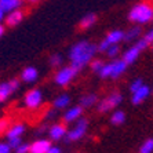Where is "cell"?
I'll return each mask as SVG.
<instances>
[{"label":"cell","mask_w":153,"mask_h":153,"mask_svg":"<svg viewBox=\"0 0 153 153\" xmlns=\"http://www.w3.org/2000/svg\"><path fill=\"white\" fill-rule=\"evenodd\" d=\"M69 102H71V97H69L68 94H62V95L57 97V98L54 100L53 105L55 109H65V108L69 105Z\"/></svg>","instance_id":"20"},{"label":"cell","mask_w":153,"mask_h":153,"mask_svg":"<svg viewBox=\"0 0 153 153\" xmlns=\"http://www.w3.org/2000/svg\"><path fill=\"white\" fill-rule=\"evenodd\" d=\"M126 69H127V62L124 59H114L109 64L103 65V68L100 72V76L102 79H117L124 73Z\"/></svg>","instance_id":"3"},{"label":"cell","mask_w":153,"mask_h":153,"mask_svg":"<svg viewBox=\"0 0 153 153\" xmlns=\"http://www.w3.org/2000/svg\"><path fill=\"white\" fill-rule=\"evenodd\" d=\"M21 77L25 83H35L37 80V77H39V72H37V69L35 66H28V68L22 71Z\"/></svg>","instance_id":"12"},{"label":"cell","mask_w":153,"mask_h":153,"mask_svg":"<svg viewBox=\"0 0 153 153\" xmlns=\"http://www.w3.org/2000/svg\"><path fill=\"white\" fill-rule=\"evenodd\" d=\"M22 19H24V13L21 10H14L11 13H7L6 24L8 26H17L19 22H22Z\"/></svg>","instance_id":"13"},{"label":"cell","mask_w":153,"mask_h":153,"mask_svg":"<svg viewBox=\"0 0 153 153\" xmlns=\"http://www.w3.org/2000/svg\"><path fill=\"white\" fill-rule=\"evenodd\" d=\"M21 143H22L21 137H13V138H8V145L11 146V149H17Z\"/></svg>","instance_id":"28"},{"label":"cell","mask_w":153,"mask_h":153,"mask_svg":"<svg viewBox=\"0 0 153 153\" xmlns=\"http://www.w3.org/2000/svg\"><path fill=\"white\" fill-rule=\"evenodd\" d=\"M111 121H112V124H114V126L123 124V123L126 121V113L123 111H116L111 116Z\"/></svg>","instance_id":"23"},{"label":"cell","mask_w":153,"mask_h":153,"mask_svg":"<svg viewBox=\"0 0 153 153\" xmlns=\"http://www.w3.org/2000/svg\"><path fill=\"white\" fill-rule=\"evenodd\" d=\"M109 46H111V43L108 42L106 39L102 40V42L100 43V46H98V51H101V53H106V50L109 48Z\"/></svg>","instance_id":"31"},{"label":"cell","mask_w":153,"mask_h":153,"mask_svg":"<svg viewBox=\"0 0 153 153\" xmlns=\"http://www.w3.org/2000/svg\"><path fill=\"white\" fill-rule=\"evenodd\" d=\"M121 101H123V95H121L120 93H117V91H114L111 95H108L106 98H103L102 101H100L97 109H98L100 113H106V112H109L111 109L117 106Z\"/></svg>","instance_id":"6"},{"label":"cell","mask_w":153,"mask_h":153,"mask_svg":"<svg viewBox=\"0 0 153 153\" xmlns=\"http://www.w3.org/2000/svg\"><path fill=\"white\" fill-rule=\"evenodd\" d=\"M48 135L54 141H61V139L65 138V135H66V126L61 124V123H55L48 130Z\"/></svg>","instance_id":"9"},{"label":"cell","mask_w":153,"mask_h":153,"mask_svg":"<svg viewBox=\"0 0 153 153\" xmlns=\"http://www.w3.org/2000/svg\"><path fill=\"white\" fill-rule=\"evenodd\" d=\"M42 102H43L42 91L37 88H33L30 91H28L25 98H24V103H25V106L29 108V109H37L42 105Z\"/></svg>","instance_id":"7"},{"label":"cell","mask_w":153,"mask_h":153,"mask_svg":"<svg viewBox=\"0 0 153 153\" xmlns=\"http://www.w3.org/2000/svg\"><path fill=\"white\" fill-rule=\"evenodd\" d=\"M30 3H36V1H39V0H29Z\"/></svg>","instance_id":"40"},{"label":"cell","mask_w":153,"mask_h":153,"mask_svg":"<svg viewBox=\"0 0 153 153\" xmlns=\"http://www.w3.org/2000/svg\"><path fill=\"white\" fill-rule=\"evenodd\" d=\"M150 46H152V50H153V43H152V44H150Z\"/></svg>","instance_id":"41"},{"label":"cell","mask_w":153,"mask_h":153,"mask_svg":"<svg viewBox=\"0 0 153 153\" xmlns=\"http://www.w3.org/2000/svg\"><path fill=\"white\" fill-rule=\"evenodd\" d=\"M13 93H14V90L11 87L10 82L0 83V102H4Z\"/></svg>","instance_id":"17"},{"label":"cell","mask_w":153,"mask_h":153,"mask_svg":"<svg viewBox=\"0 0 153 153\" xmlns=\"http://www.w3.org/2000/svg\"><path fill=\"white\" fill-rule=\"evenodd\" d=\"M4 35V25H1V22H0V37Z\"/></svg>","instance_id":"38"},{"label":"cell","mask_w":153,"mask_h":153,"mask_svg":"<svg viewBox=\"0 0 153 153\" xmlns=\"http://www.w3.org/2000/svg\"><path fill=\"white\" fill-rule=\"evenodd\" d=\"M103 62L100 59H91L90 61V66H91V69H93V72H95V73H100L101 69L103 68Z\"/></svg>","instance_id":"25"},{"label":"cell","mask_w":153,"mask_h":153,"mask_svg":"<svg viewBox=\"0 0 153 153\" xmlns=\"http://www.w3.org/2000/svg\"><path fill=\"white\" fill-rule=\"evenodd\" d=\"M11 152V146L4 142H0V153H10Z\"/></svg>","instance_id":"33"},{"label":"cell","mask_w":153,"mask_h":153,"mask_svg":"<svg viewBox=\"0 0 153 153\" xmlns=\"http://www.w3.org/2000/svg\"><path fill=\"white\" fill-rule=\"evenodd\" d=\"M8 127H10L8 119H0V134H3V132L7 131Z\"/></svg>","instance_id":"29"},{"label":"cell","mask_w":153,"mask_h":153,"mask_svg":"<svg viewBox=\"0 0 153 153\" xmlns=\"http://www.w3.org/2000/svg\"><path fill=\"white\" fill-rule=\"evenodd\" d=\"M95 22H97V15L93 14V13H90V14L84 15V17L82 18V21H80V24H79V28L84 30V29L91 28Z\"/></svg>","instance_id":"18"},{"label":"cell","mask_w":153,"mask_h":153,"mask_svg":"<svg viewBox=\"0 0 153 153\" xmlns=\"http://www.w3.org/2000/svg\"><path fill=\"white\" fill-rule=\"evenodd\" d=\"M119 51H120V48H119L117 44H111V46H109V48L106 50V54H108V57L114 58L119 54Z\"/></svg>","instance_id":"27"},{"label":"cell","mask_w":153,"mask_h":153,"mask_svg":"<svg viewBox=\"0 0 153 153\" xmlns=\"http://www.w3.org/2000/svg\"><path fill=\"white\" fill-rule=\"evenodd\" d=\"M143 40H145V42L148 43L149 46L152 44V43H153V29H152V30H149V32L143 36Z\"/></svg>","instance_id":"34"},{"label":"cell","mask_w":153,"mask_h":153,"mask_svg":"<svg viewBox=\"0 0 153 153\" xmlns=\"http://www.w3.org/2000/svg\"><path fill=\"white\" fill-rule=\"evenodd\" d=\"M62 61H64V58L61 57L59 54H55V55H53L50 58V65L53 68H59L61 65H62Z\"/></svg>","instance_id":"26"},{"label":"cell","mask_w":153,"mask_h":153,"mask_svg":"<svg viewBox=\"0 0 153 153\" xmlns=\"http://www.w3.org/2000/svg\"><path fill=\"white\" fill-rule=\"evenodd\" d=\"M105 39L111 43V44H119L121 40H124V32H121V30H117V29H116V30H112V32L108 33Z\"/></svg>","instance_id":"19"},{"label":"cell","mask_w":153,"mask_h":153,"mask_svg":"<svg viewBox=\"0 0 153 153\" xmlns=\"http://www.w3.org/2000/svg\"><path fill=\"white\" fill-rule=\"evenodd\" d=\"M48 153H61V149L58 148V146H53L51 145L50 150H48Z\"/></svg>","instance_id":"36"},{"label":"cell","mask_w":153,"mask_h":153,"mask_svg":"<svg viewBox=\"0 0 153 153\" xmlns=\"http://www.w3.org/2000/svg\"><path fill=\"white\" fill-rule=\"evenodd\" d=\"M142 84H143V83H142V79H135V80H134V82L130 84V90H131L132 93H134V91H137V90H138Z\"/></svg>","instance_id":"30"},{"label":"cell","mask_w":153,"mask_h":153,"mask_svg":"<svg viewBox=\"0 0 153 153\" xmlns=\"http://www.w3.org/2000/svg\"><path fill=\"white\" fill-rule=\"evenodd\" d=\"M141 33H142V29L139 28V26H132L131 29L127 30V33H124V40L126 42H132L138 36H141Z\"/></svg>","instance_id":"22"},{"label":"cell","mask_w":153,"mask_h":153,"mask_svg":"<svg viewBox=\"0 0 153 153\" xmlns=\"http://www.w3.org/2000/svg\"><path fill=\"white\" fill-rule=\"evenodd\" d=\"M29 149H30V145H28V143H21L15 150H17L18 153H28Z\"/></svg>","instance_id":"32"},{"label":"cell","mask_w":153,"mask_h":153,"mask_svg":"<svg viewBox=\"0 0 153 153\" xmlns=\"http://www.w3.org/2000/svg\"><path fill=\"white\" fill-rule=\"evenodd\" d=\"M24 132H25V126L22 123H17V124L8 127V130L6 131V135H7V138H13V137H21Z\"/></svg>","instance_id":"16"},{"label":"cell","mask_w":153,"mask_h":153,"mask_svg":"<svg viewBox=\"0 0 153 153\" xmlns=\"http://www.w3.org/2000/svg\"><path fill=\"white\" fill-rule=\"evenodd\" d=\"M87 128H88V120L84 117H80L77 120V124L72 128L69 132H66L65 141L66 142H75V141L82 139L85 135V132H87Z\"/></svg>","instance_id":"4"},{"label":"cell","mask_w":153,"mask_h":153,"mask_svg":"<svg viewBox=\"0 0 153 153\" xmlns=\"http://www.w3.org/2000/svg\"><path fill=\"white\" fill-rule=\"evenodd\" d=\"M44 131H46V126H42L40 128H37V135H40V134L44 132Z\"/></svg>","instance_id":"37"},{"label":"cell","mask_w":153,"mask_h":153,"mask_svg":"<svg viewBox=\"0 0 153 153\" xmlns=\"http://www.w3.org/2000/svg\"><path fill=\"white\" fill-rule=\"evenodd\" d=\"M98 102V97L95 94H85L80 98V105L83 108H91Z\"/></svg>","instance_id":"21"},{"label":"cell","mask_w":153,"mask_h":153,"mask_svg":"<svg viewBox=\"0 0 153 153\" xmlns=\"http://www.w3.org/2000/svg\"><path fill=\"white\" fill-rule=\"evenodd\" d=\"M141 153H152L153 152V138L146 139L145 142L142 143L141 149H139Z\"/></svg>","instance_id":"24"},{"label":"cell","mask_w":153,"mask_h":153,"mask_svg":"<svg viewBox=\"0 0 153 153\" xmlns=\"http://www.w3.org/2000/svg\"><path fill=\"white\" fill-rule=\"evenodd\" d=\"M97 51H98V46H95L93 43L85 42V40L77 42L71 48V53H69L71 65L77 71H80L87 64H90V61L94 58Z\"/></svg>","instance_id":"1"},{"label":"cell","mask_w":153,"mask_h":153,"mask_svg":"<svg viewBox=\"0 0 153 153\" xmlns=\"http://www.w3.org/2000/svg\"><path fill=\"white\" fill-rule=\"evenodd\" d=\"M141 48H139L138 46H132L131 48H128L127 51L124 53V55H123V59L127 62V65L128 64H132V62H135L137 59H138V57H139V54H141Z\"/></svg>","instance_id":"15"},{"label":"cell","mask_w":153,"mask_h":153,"mask_svg":"<svg viewBox=\"0 0 153 153\" xmlns=\"http://www.w3.org/2000/svg\"><path fill=\"white\" fill-rule=\"evenodd\" d=\"M51 148V142L48 139H37L30 145V153H48Z\"/></svg>","instance_id":"11"},{"label":"cell","mask_w":153,"mask_h":153,"mask_svg":"<svg viewBox=\"0 0 153 153\" xmlns=\"http://www.w3.org/2000/svg\"><path fill=\"white\" fill-rule=\"evenodd\" d=\"M4 14H6V13H4V11L1 10V8H0V22H1V21L4 19Z\"/></svg>","instance_id":"39"},{"label":"cell","mask_w":153,"mask_h":153,"mask_svg":"<svg viewBox=\"0 0 153 153\" xmlns=\"http://www.w3.org/2000/svg\"><path fill=\"white\" fill-rule=\"evenodd\" d=\"M128 19L137 24H148L153 19V8L146 3L135 4L128 14Z\"/></svg>","instance_id":"2"},{"label":"cell","mask_w":153,"mask_h":153,"mask_svg":"<svg viewBox=\"0 0 153 153\" xmlns=\"http://www.w3.org/2000/svg\"><path fill=\"white\" fill-rule=\"evenodd\" d=\"M77 69L73 68V66H65V68L59 69V71L55 73V76H54V82H55V84L61 85V87H64V85H68L69 83L73 80V79L76 77V75H77Z\"/></svg>","instance_id":"5"},{"label":"cell","mask_w":153,"mask_h":153,"mask_svg":"<svg viewBox=\"0 0 153 153\" xmlns=\"http://www.w3.org/2000/svg\"><path fill=\"white\" fill-rule=\"evenodd\" d=\"M10 84L11 87H13V90H18L19 88V80H17V79H13V80H10Z\"/></svg>","instance_id":"35"},{"label":"cell","mask_w":153,"mask_h":153,"mask_svg":"<svg viewBox=\"0 0 153 153\" xmlns=\"http://www.w3.org/2000/svg\"><path fill=\"white\" fill-rule=\"evenodd\" d=\"M149 94H150V88L148 87V85L142 84L138 90H137V91H134V93H132L131 102L134 103V105H139V103H142L143 101L149 97Z\"/></svg>","instance_id":"8"},{"label":"cell","mask_w":153,"mask_h":153,"mask_svg":"<svg viewBox=\"0 0 153 153\" xmlns=\"http://www.w3.org/2000/svg\"><path fill=\"white\" fill-rule=\"evenodd\" d=\"M83 113V106L82 105H77V106H73L71 109L64 113V121L65 123H73V121H77L79 119L82 117Z\"/></svg>","instance_id":"10"},{"label":"cell","mask_w":153,"mask_h":153,"mask_svg":"<svg viewBox=\"0 0 153 153\" xmlns=\"http://www.w3.org/2000/svg\"><path fill=\"white\" fill-rule=\"evenodd\" d=\"M22 6V0H0V8L4 13H11Z\"/></svg>","instance_id":"14"}]
</instances>
